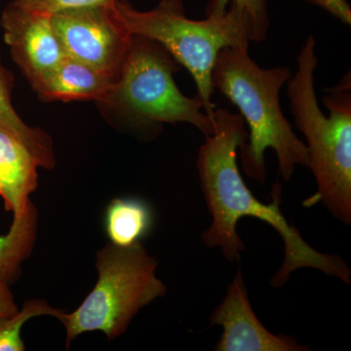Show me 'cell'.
I'll list each match as a JSON object with an SVG mask.
<instances>
[{
	"instance_id": "cell-1",
	"label": "cell",
	"mask_w": 351,
	"mask_h": 351,
	"mask_svg": "<svg viewBox=\"0 0 351 351\" xmlns=\"http://www.w3.org/2000/svg\"><path fill=\"white\" fill-rule=\"evenodd\" d=\"M213 122V134L205 137L197 158L201 189L212 217L211 226L202 233L208 248L221 249L228 262L239 261L246 246L240 239L237 225L243 217H252L272 226L283 240L284 261L270 280L272 287H282L293 272L304 267L320 270L350 284L348 263L338 255L313 249L281 213L282 186L278 179L272 186L270 204L257 199L245 184L237 165L239 147L249 135L242 115L216 108Z\"/></svg>"
},
{
	"instance_id": "cell-2",
	"label": "cell",
	"mask_w": 351,
	"mask_h": 351,
	"mask_svg": "<svg viewBox=\"0 0 351 351\" xmlns=\"http://www.w3.org/2000/svg\"><path fill=\"white\" fill-rule=\"evenodd\" d=\"M316 41L308 36L298 56V69L289 80L287 94L295 125L306 138L308 166L317 191L304 206L322 203L346 226L351 223V80L350 73L327 90L323 113L314 88L318 66Z\"/></svg>"
},
{
	"instance_id": "cell-3",
	"label": "cell",
	"mask_w": 351,
	"mask_h": 351,
	"mask_svg": "<svg viewBox=\"0 0 351 351\" xmlns=\"http://www.w3.org/2000/svg\"><path fill=\"white\" fill-rule=\"evenodd\" d=\"M292 77L287 66L263 69L248 51L225 48L217 57L212 82L240 110L248 125V140L239 147L245 174L260 184L267 180L265 151L274 149L279 174L290 182L297 166H308V152L284 117L281 88Z\"/></svg>"
},
{
	"instance_id": "cell-4",
	"label": "cell",
	"mask_w": 351,
	"mask_h": 351,
	"mask_svg": "<svg viewBox=\"0 0 351 351\" xmlns=\"http://www.w3.org/2000/svg\"><path fill=\"white\" fill-rule=\"evenodd\" d=\"M114 17L131 34L156 41L193 76L205 112L213 119L212 71L225 48L248 51L253 27L248 14L237 6L225 11L207 9L206 18L186 17L182 0H161L152 10L140 11L127 0H114Z\"/></svg>"
},
{
	"instance_id": "cell-5",
	"label": "cell",
	"mask_w": 351,
	"mask_h": 351,
	"mask_svg": "<svg viewBox=\"0 0 351 351\" xmlns=\"http://www.w3.org/2000/svg\"><path fill=\"white\" fill-rule=\"evenodd\" d=\"M98 280L82 304L60 318L66 329V346L80 335L101 332L108 339L126 332L141 309L167 293L158 276L156 258L142 243L131 247L108 244L96 254Z\"/></svg>"
},
{
	"instance_id": "cell-6",
	"label": "cell",
	"mask_w": 351,
	"mask_h": 351,
	"mask_svg": "<svg viewBox=\"0 0 351 351\" xmlns=\"http://www.w3.org/2000/svg\"><path fill=\"white\" fill-rule=\"evenodd\" d=\"M179 64L160 44L132 34L131 47L112 91L101 105L121 113L136 128L189 123L203 135L214 132L213 119L197 96L189 98L174 80Z\"/></svg>"
},
{
	"instance_id": "cell-7",
	"label": "cell",
	"mask_w": 351,
	"mask_h": 351,
	"mask_svg": "<svg viewBox=\"0 0 351 351\" xmlns=\"http://www.w3.org/2000/svg\"><path fill=\"white\" fill-rule=\"evenodd\" d=\"M71 9L51 16L66 56L119 76L131 47L132 34L112 7Z\"/></svg>"
},
{
	"instance_id": "cell-8",
	"label": "cell",
	"mask_w": 351,
	"mask_h": 351,
	"mask_svg": "<svg viewBox=\"0 0 351 351\" xmlns=\"http://www.w3.org/2000/svg\"><path fill=\"white\" fill-rule=\"evenodd\" d=\"M0 25L13 61L34 89L68 57L49 15L10 2L2 11Z\"/></svg>"
},
{
	"instance_id": "cell-9",
	"label": "cell",
	"mask_w": 351,
	"mask_h": 351,
	"mask_svg": "<svg viewBox=\"0 0 351 351\" xmlns=\"http://www.w3.org/2000/svg\"><path fill=\"white\" fill-rule=\"evenodd\" d=\"M210 323L223 328L215 351H307L287 335L269 332L252 308L241 269H239L223 301L210 315Z\"/></svg>"
},
{
	"instance_id": "cell-10",
	"label": "cell",
	"mask_w": 351,
	"mask_h": 351,
	"mask_svg": "<svg viewBox=\"0 0 351 351\" xmlns=\"http://www.w3.org/2000/svg\"><path fill=\"white\" fill-rule=\"evenodd\" d=\"M117 80V76L66 57L34 90L44 101L103 103Z\"/></svg>"
},
{
	"instance_id": "cell-11",
	"label": "cell",
	"mask_w": 351,
	"mask_h": 351,
	"mask_svg": "<svg viewBox=\"0 0 351 351\" xmlns=\"http://www.w3.org/2000/svg\"><path fill=\"white\" fill-rule=\"evenodd\" d=\"M38 168L25 145L0 127V198L13 218L22 214L38 189Z\"/></svg>"
},
{
	"instance_id": "cell-12",
	"label": "cell",
	"mask_w": 351,
	"mask_h": 351,
	"mask_svg": "<svg viewBox=\"0 0 351 351\" xmlns=\"http://www.w3.org/2000/svg\"><path fill=\"white\" fill-rule=\"evenodd\" d=\"M14 77L2 63L0 54V127L10 132L25 145L38 167L51 170L56 166L52 138L43 129L25 124L13 107Z\"/></svg>"
},
{
	"instance_id": "cell-13",
	"label": "cell",
	"mask_w": 351,
	"mask_h": 351,
	"mask_svg": "<svg viewBox=\"0 0 351 351\" xmlns=\"http://www.w3.org/2000/svg\"><path fill=\"white\" fill-rule=\"evenodd\" d=\"M154 223L151 205L137 197L114 198L108 203L104 216L106 234L110 244L119 247L142 243Z\"/></svg>"
},
{
	"instance_id": "cell-14",
	"label": "cell",
	"mask_w": 351,
	"mask_h": 351,
	"mask_svg": "<svg viewBox=\"0 0 351 351\" xmlns=\"http://www.w3.org/2000/svg\"><path fill=\"white\" fill-rule=\"evenodd\" d=\"M38 228V209L29 200L22 214L14 217L8 232L0 235V287L19 279L23 263L34 250Z\"/></svg>"
},
{
	"instance_id": "cell-15",
	"label": "cell",
	"mask_w": 351,
	"mask_h": 351,
	"mask_svg": "<svg viewBox=\"0 0 351 351\" xmlns=\"http://www.w3.org/2000/svg\"><path fill=\"white\" fill-rule=\"evenodd\" d=\"M64 313L44 300H29L17 313L0 316V351L25 350L22 329L27 321L39 316H53L60 319Z\"/></svg>"
},
{
	"instance_id": "cell-16",
	"label": "cell",
	"mask_w": 351,
	"mask_h": 351,
	"mask_svg": "<svg viewBox=\"0 0 351 351\" xmlns=\"http://www.w3.org/2000/svg\"><path fill=\"white\" fill-rule=\"evenodd\" d=\"M269 0H209L207 9L225 11L228 5L237 6L248 14L253 27V41L262 43L269 29Z\"/></svg>"
},
{
	"instance_id": "cell-17",
	"label": "cell",
	"mask_w": 351,
	"mask_h": 351,
	"mask_svg": "<svg viewBox=\"0 0 351 351\" xmlns=\"http://www.w3.org/2000/svg\"><path fill=\"white\" fill-rule=\"evenodd\" d=\"M113 1L114 0H13L12 2L25 10L52 16L71 9L110 6Z\"/></svg>"
},
{
	"instance_id": "cell-18",
	"label": "cell",
	"mask_w": 351,
	"mask_h": 351,
	"mask_svg": "<svg viewBox=\"0 0 351 351\" xmlns=\"http://www.w3.org/2000/svg\"><path fill=\"white\" fill-rule=\"evenodd\" d=\"M306 1L331 14L343 24L351 25V7L348 0H306Z\"/></svg>"
},
{
	"instance_id": "cell-19",
	"label": "cell",
	"mask_w": 351,
	"mask_h": 351,
	"mask_svg": "<svg viewBox=\"0 0 351 351\" xmlns=\"http://www.w3.org/2000/svg\"><path fill=\"white\" fill-rule=\"evenodd\" d=\"M19 311L14 302L10 286L0 287V316H10Z\"/></svg>"
}]
</instances>
